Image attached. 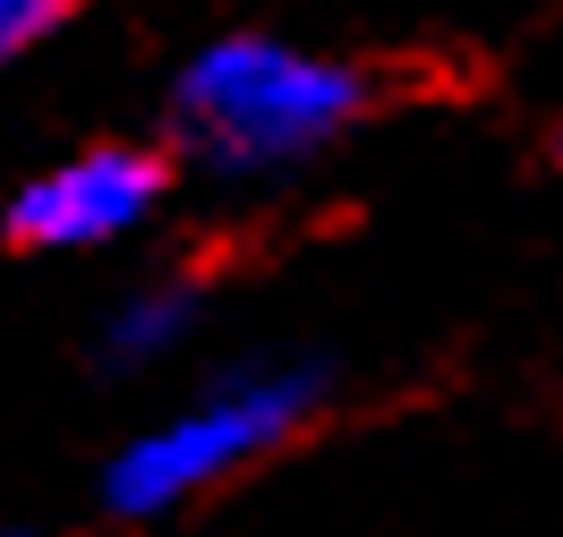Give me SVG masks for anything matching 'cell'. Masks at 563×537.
<instances>
[{
    "mask_svg": "<svg viewBox=\"0 0 563 537\" xmlns=\"http://www.w3.org/2000/svg\"><path fill=\"white\" fill-rule=\"evenodd\" d=\"M77 18V0H0V69L26 60L35 43H52Z\"/></svg>",
    "mask_w": 563,
    "mask_h": 537,
    "instance_id": "5",
    "label": "cell"
},
{
    "mask_svg": "<svg viewBox=\"0 0 563 537\" xmlns=\"http://www.w3.org/2000/svg\"><path fill=\"white\" fill-rule=\"evenodd\" d=\"M0 537H43V529H0Z\"/></svg>",
    "mask_w": 563,
    "mask_h": 537,
    "instance_id": "6",
    "label": "cell"
},
{
    "mask_svg": "<svg viewBox=\"0 0 563 537\" xmlns=\"http://www.w3.org/2000/svg\"><path fill=\"white\" fill-rule=\"evenodd\" d=\"M197 333V282H129L120 299H111L103 316V350L111 367H154V358H172L179 342Z\"/></svg>",
    "mask_w": 563,
    "mask_h": 537,
    "instance_id": "4",
    "label": "cell"
},
{
    "mask_svg": "<svg viewBox=\"0 0 563 537\" xmlns=\"http://www.w3.org/2000/svg\"><path fill=\"white\" fill-rule=\"evenodd\" d=\"M367 69L290 35H213L172 77V137L213 179H282L358 128Z\"/></svg>",
    "mask_w": 563,
    "mask_h": 537,
    "instance_id": "1",
    "label": "cell"
},
{
    "mask_svg": "<svg viewBox=\"0 0 563 537\" xmlns=\"http://www.w3.org/2000/svg\"><path fill=\"white\" fill-rule=\"evenodd\" d=\"M317 401H324V367H299V358L240 367V376L206 384L197 401H179L172 418L129 435L103 469V503L120 521H172L179 503L231 486L256 461H274L317 418Z\"/></svg>",
    "mask_w": 563,
    "mask_h": 537,
    "instance_id": "2",
    "label": "cell"
},
{
    "mask_svg": "<svg viewBox=\"0 0 563 537\" xmlns=\"http://www.w3.org/2000/svg\"><path fill=\"white\" fill-rule=\"evenodd\" d=\"M163 188H172L163 154H145V145H86V154L35 171L18 197H9V239L35 248V256L120 248L137 222H154Z\"/></svg>",
    "mask_w": 563,
    "mask_h": 537,
    "instance_id": "3",
    "label": "cell"
}]
</instances>
